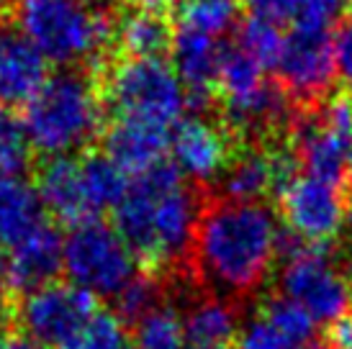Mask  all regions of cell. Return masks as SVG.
Returning <instances> with one entry per match:
<instances>
[{
	"label": "cell",
	"mask_w": 352,
	"mask_h": 349,
	"mask_svg": "<svg viewBox=\"0 0 352 349\" xmlns=\"http://www.w3.org/2000/svg\"><path fill=\"white\" fill-rule=\"evenodd\" d=\"M183 0H126V5L137 13H147V16H157V19H167L173 10L180 8Z\"/></svg>",
	"instance_id": "d6a6232c"
},
{
	"label": "cell",
	"mask_w": 352,
	"mask_h": 349,
	"mask_svg": "<svg viewBox=\"0 0 352 349\" xmlns=\"http://www.w3.org/2000/svg\"><path fill=\"white\" fill-rule=\"evenodd\" d=\"M329 349H352V313L342 316V319L332 324L329 331Z\"/></svg>",
	"instance_id": "836d02e7"
},
{
	"label": "cell",
	"mask_w": 352,
	"mask_h": 349,
	"mask_svg": "<svg viewBox=\"0 0 352 349\" xmlns=\"http://www.w3.org/2000/svg\"><path fill=\"white\" fill-rule=\"evenodd\" d=\"M100 98L118 121H139L173 131L188 111L186 90L167 59L118 57L100 69Z\"/></svg>",
	"instance_id": "277c9868"
},
{
	"label": "cell",
	"mask_w": 352,
	"mask_h": 349,
	"mask_svg": "<svg viewBox=\"0 0 352 349\" xmlns=\"http://www.w3.org/2000/svg\"><path fill=\"white\" fill-rule=\"evenodd\" d=\"M10 13L13 29L50 65H98L116 39L118 19L108 0H13Z\"/></svg>",
	"instance_id": "7a4b0ae2"
},
{
	"label": "cell",
	"mask_w": 352,
	"mask_h": 349,
	"mask_svg": "<svg viewBox=\"0 0 352 349\" xmlns=\"http://www.w3.org/2000/svg\"><path fill=\"white\" fill-rule=\"evenodd\" d=\"M34 185H36L44 211L54 216L59 223H65L67 229L96 218L90 214L88 201H85L78 157L44 159L36 170V183Z\"/></svg>",
	"instance_id": "2e32d148"
},
{
	"label": "cell",
	"mask_w": 352,
	"mask_h": 349,
	"mask_svg": "<svg viewBox=\"0 0 352 349\" xmlns=\"http://www.w3.org/2000/svg\"><path fill=\"white\" fill-rule=\"evenodd\" d=\"M280 223L267 203L214 198L204 203L188 260L219 298L257 291L278 257Z\"/></svg>",
	"instance_id": "6da1fadb"
},
{
	"label": "cell",
	"mask_w": 352,
	"mask_h": 349,
	"mask_svg": "<svg viewBox=\"0 0 352 349\" xmlns=\"http://www.w3.org/2000/svg\"><path fill=\"white\" fill-rule=\"evenodd\" d=\"M131 349H186L183 316L173 306H160L134 324Z\"/></svg>",
	"instance_id": "cb8c5ba5"
},
{
	"label": "cell",
	"mask_w": 352,
	"mask_h": 349,
	"mask_svg": "<svg viewBox=\"0 0 352 349\" xmlns=\"http://www.w3.org/2000/svg\"><path fill=\"white\" fill-rule=\"evenodd\" d=\"M3 3H8V0H3Z\"/></svg>",
	"instance_id": "7bdbcfd3"
},
{
	"label": "cell",
	"mask_w": 352,
	"mask_h": 349,
	"mask_svg": "<svg viewBox=\"0 0 352 349\" xmlns=\"http://www.w3.org/2000/svg\"><path fill=\"white\" fill-rule=\"evenodd\" d=\"M216 98L224 106V126L234 136L270 134L278 126L294 124V100L285 95L275 80L242 49L224 47Z\"/></svg>",
	"instance_id": "5b68a950"
},
{
	"label": "cell",
	"mask_w": 352,
	"mask_h": 349,
	"mask_svg": "<svg viewBox=\"0 0 352 349\" xmlns=\"http://www.w3.org/2000/svg\"><path fill=\"white\" fill-rule=\"evenodd\" d=\"M350 5L352 0H298L294 23L329 31L337 21L344 19V10Z\"/></svg>",
	"instance_id": "f1b7e54d"
},
{
	"label": "cell",
	"mask_w": 352,
	"mask_h": 349,
	"mask_svg": "<svg viewBox=\"0 0 352 349\" xmlns=\"http://www.w3.org/2000/svg\"><path fill=\"white\" fill-rule=\"evenodd\" d=\"M260 316L291 344V349L298 347V344L311 341L314 334H316V321H314L298 303L288 301L283 295L270 298V301L265 303V308L260 311Z\"/></svg>",
	"instance_id": "83f0119b"
},
{
	"label": "cell",
	"mask_w": 352,
	"mask_h": 349,
	"mask_svg": "<svg viewBox=\"0 0 352 349\" xmlns=\"http://www.w3.org/2000/svg\"><path fill=\"white\" fill-rule=\"evenodd\" d=\"M62 272L72 285L96 298H116L139 270L134 254L129 252L113 223L93 218L65 234Z\"/></svg>",
	"instance_id": "ba28073f"
},
{
	"label": "cell",
	"mask_w": 352,
	"mask_h": 349,
	"mask_svg": "<svg viewBox=\"0 0 352 349\" xmlns=\"http://www.w3.org/2000/svg\"><path fill=\"white\" fill-rule=\"evenodd\" d=\"M250 13L257 16H267L275 21H288L296 16V5L298 0H245Z\"/></svg>",
	"instance_id": "1f68e13d"
},
{
	"label": "cell",
	"mask_w": 352,
	"mask_h": 349,
	"mask_svg": "<svg viewBox=\"0 0 352 349\" xmlns=\"http://www.w3.org/2000/svg\"><path fill=\"white\" fill-rule=\"evenodd\" d=\"M47 221L36 185L23 174L0 172V247H16Z\"/></svg>",
	"instance_id": "ac0fdd59"
},
{
	"label": "cell",
	"mask_w": 352,
	"mask_h": 349,
	"mask_svg": "<svg viewBox=\"0 0 352 349\" xmlns=\"http://www.w3.org/2000/svg\"><path fill=\"white\" fill-rule=\"evenodd\" d=\"M170 134L167 128L139 124V121H118L113 118L103 131L106 152L129 177L147 172L149 167L167 159L170 152Z\"/></svg>",
	"instance_id": "e0dca14e"
},
{
	"label": "cell",
	"mask_w": 352,
	"mask_h": 349,
	"mask_svg": "<svg viewBox=\"0 0 352 349\" xmlns=\"http://www.w3.org/2000/svg\"><path fill=\"white\" fill-rule=\"evenodd\" d=\"M291 146L303 174L342 185L352 152V95L334 93L314 108H301L291 124Z\"/></svg>",
	"instance_id": "52a82bcc"
},
{
	"label": "cell",
	"mask_w": 352,
	"mask_h": 349,
	"mask_svg": "<svg viewBox=\"0 0 352 349\" xmlns=\"http://www.w3.org/2000/svg\"><path fill=\"white\" fill-rule=\"evenodd\" d=\"M62 349H131L126 324L113 311L98 308Z\"/></svg>",
	"instance_id": "d4e9b609"
},
{
	"label": "cell",
	"mask_w": 352,
	"mask_h": 349,
	"mask_svg": "<svg viewBox=\"0 0 352 349\" xmlns=\"http://www.w3.org/2000/svg\"><path fill=\"white\" fill-rule=\"evenodd\" d=\"M273 72L278 78L275 82L294 100V106H319L332 95L337 78L332 31L294 23V29L285 34Z\"/></svg>",
	"instance_id": "9c48e42d"
},
{
	"label": "cell",
	"mask_w": 352,
	"mask_h": 349,
	"mask_svg": "<svg viewBox=\"0 0 352 349\" xmlns=\"http://www.w3.org/2000/svg\"><path fill=\"white\" fill-rule=\"evenodd\" d=\"M334 44V65L337 75L352 85V13L340 21V29L332 36Z\"/></svg>",
	"instance_id": "4dcf8cb0"
},
{
	"label": "cell",
	"mask_w": 352,
	"mask_h": 349,
	"mask_svg": "<svg viewBox=\"0 0 352 349\" xmlns=\"http://www.w3.org/2000/svg\"><path fill=\"white\" fill-rule=\"evenodd\" d=\"M78 162L90 214L100 218V214L113 211L124 201L131 177L106 152H85L82 157H78Z\"/></svg>",
	"instance_id": "d6986e66"
},
{
	"label": "cell",
	"mask_w": 352,
	"mask_h": 349,
	"mask_svg": "<svg viewBox=\"0 0 352 349\" xmlns=\"http://www.w3.org/2000/svg\"><path fill=\"white\" fill-rule=\"evenodd\" d=\"M6 313H8V308H6V306H3V303H0V321L6 319Z\"/></svg>",
	"instance_id": "f35d334b"
},
{
	"label": "cell",
	"mask_w": 352,
	"mask_h": 349,
	"mask_svg": "<svg viewBox=\"0 0 352 349\" xmlns=\"http://www.w3.org/2000/svg\"><path fill=\"white\" fill-rule=\"evenodd\" d=\"M236 21V0H183L177 8V26L211 39H221Z\"/></svg>",
	"instance_id": "603a6c76"
},
{
	"label": "cell",
	"mask_w": 352,
	"mask_h": 349,
	"mask_svg": "<svg viewBox=\"0 0 352 349\" xmlns=\"http://www.w3.org/2000/svg\"><path fill=\"white\" fill-rule=\"evenodd\" d=\"M283 229L311 247H327L342 234L347 223V203L342 185L316 180L311 174H298L278 195Z\"/></svg>",
	"instance_id": "30bf717a"
},
{
	"label": "cell",
	"mask_w": 352,
	"mask_h": 349,
	"mask_svg": "<svg viewBox=\"0 0 352 349\" xmlns=\"http://www.w3.org/2000/svg\"><path fill=\"white\" fill-rule=\"evenodd\" d=\"M236 349H291V344L257 313L236 334Z\"/></svg>",
	"instance_id": "f546056e"
},
{
	"label": "cell",
	"mask_w": 352,
	"mask_h": 349,
	"mask_svg": "<svg viewBox=\"0 0 352 349\" xmlns=\"http://www.w3.org/2000/svg\"><path fill=\"white\" fill-rule=\"evenodd\" d=\"M98 311V298L72 282H52L19 298V324L39 347L62 349L65 341Z\"/></svg>",
	"instance_id": "8fae6325"
},
{
	"label": "cell",
	"mask_w": 352,
	"mask_h": 349,
	"mask_svg": "<svg viewBox=\"0 0 352 349\" xmlns=\"http://www.w3.org/2000/svg\"><path fill=\"white\" fill-rule=\"evenodd\" d=\"M294 349H329V347L322 344V341L311 339V341H306V344H298V347H294Z\"/></svg>",
	"instance_id": "8d00e7d4"
},
{
	"label": "cell",
	"mask_w": 352,
	"mask_h": 349,
	"mask_svg": "<svg viewBox=\"0 0 352 349\" xmlns=\"http://www.w3.org/2000/svg\"><path fill=\"white\" fill-rule=\"evenodd\" d=\"M234 31L236 49H242L247 57H252L263 69H275L285 41V31L280 29V21L247 13L245 19L236 21Z\"/></svg>",
	"instance_id": "7402d4cb"
},
{
	"label": "cell",
	"mask_w": 352,
	"mask_h": 349,
	"mask_svg": "<svg viewBox=\"0 0 352 349\" xmlns=\"http://www.w3.org/2000/svg\"><path fill=\"white\" fill-rule=\"evenodd\" d=\"M278 257L283 270L278 278L280 295L298 303L316 324H337L350 313L352 288L327 247H311L291 232L278 234Z\"/></svg>",
	"instance_id": "8992f818"
},
{
	"label": "cell",
	"mask_w": 352,
	"mask_h": 349,
	"mask_svg": "<svg viewBox=\"0 0 352 349\" xmlns=\"http://www.w3.org/2000/svg\"><path fill=\"white\" fill-rule=\"evenodd\" d=\"M8 291V252L0 247V293Z\"/></svg>",
	"instance_id": "d590c367"
},
{
	"label": "cell",
	"mask_w": 352,
	"mask_h": 349,
	"mask_svg": "<svg viewBox=\"0 0 352 349\" xmlns=\"http://www.w3.org/2000/svg\"><path fill=\"white\" fill-rule=\"evenodd\" d=\"M350 288H352V275H350Z\"/></svg>",
	"instance_id": "b9f144b4"
},
{
	"label": "cell",
	"mask_w": 352,
	"mask_h": 349,
	"mask_svg": "<svg viewBox=\"0 0 352 349\" xmlns=\"http://www.w3.org/2000/svg\"><path fill=\"white\" fill-rule=\"evenodd\" d=\"M190 349H232V347H190Z\"/></svg>",
	"instance_id": "60d3db41"
},
{
	"label": "cell",
	"mask_w": 352,
	"mask_h": 349,
	"mask_svg": "<svg viewBox=\"0 0 352 349\" xmlns=\"http://www.w3.org/2000/svg\"><path fill=\"white\" fill-rule=\"evenodd\" d=\"M160 306H162V285H160V278L152 272H137L126 282V288L113 298V313L126 326L139 324Z\"/></svg>",
	"instance_id": "484cf974"
},
{
	"label": "cell",
	"mask_w": 352,
	"mask_h": 349,
	"mask_svg": "<svg viewBox=\"0 0 352 349\" xmlns=\"http://www.w3.org/2000/svg\"><path fill=\"white\" fill-rule=\"evenodd\" d=\"M183 331L186 341H190L193 347H229V341L239 331L234 303L219 295H208L204 301L193 303L183 316Z\"/></svg>",
	"instance_id": "44dd1931"
},
{
	"label": "cell",
	"mask_w": 352,
	"mask_h": 349,
	"mask_svg": "<svg viewBox=\"0 0 352 349\" xmlns=\"http://www.w3.org/2000/svg\"><path fill=\"white\" fill-rule=\"evenodd\" d=\"M234 139L224 121H211L198 113L183 116L170 134V162L196 188L219 183L239 144Z\"/></svg>",
	"instance_id": "7c38bea8"
},
{
	"label": "cell",
	"mask_w": 352,
	"mask_h": 349,
	"mask_svg": "<svg viewBox=\"0 0 352 349\" xmlns=\"http://www.w3.org/2000/svg\"><path fill=\"white\" fill-rule=\"evenodd\" d=\"M31 155L23 118L13 108H0V172L23 174L31 167Z\"/></svg>",
	"instance_id": "4316f807"
},
{
	"label": "cell",
	"mask_w": 352,
	"mask_h": 349,
	"mask_svg": "<svg viewBox=\"0 0 352 349\" xmlns=\"http://www.w3.org/2000/svg\"><path fill=\"white\" fill-rule=\"evenodd\" d=\"M173 69L186 90V103L198 116L216 100V78L224 54L221 39H211L206 34L175 26L173 34Z\"/></svg>",
	"instance_id": "4fadbf2b"
},
{
	"label": "cell",
	"mask_w": 352,
	"mask_h": 349,
	"mask_svg": "<svg viewBox=\"0 0 352 349\" xmlns=\"http://www.w3.org/2000/svg\"><path fill=\"white\" fill-rule=\"evenodd\" d=\"M173 34L167 19L131 10L118 19L113 44L124 59H165L173 49Z\"/></svg>",
	"instance_id": "ffe728a7"
},
{
	"label": "cell",
	"mask_w": 352,
	"mask_h": 349,
	"mask_svg": "<svg viewBox=\"0 0 352 349\" xmlns=\"http://www.w3.org/2000/svg\"><path fill=\"white\" fill-rule=\"evenodd\" d=\"M65 264V234L50 221L19 242L8 254V291L16 298L57 282Z\"/></svg>",
	"instance_id": "5bb4252c"
},
{
	"label": "cell",
	"mask_w": 352,
	"mask_h": 349,
	"mask_svg": "<svg viewBox=\"0 0 352 349\" xmlns=\"http://www.w3.org/2000/svg\"><path fill=\"white\" fill-rule=\"evenodd\" d=\"M347 177L352 180V152H350V167H347Z\"/></svg>",
	"instance_id": "ab89813d"
},
{
	"label": "cell",
	"mask_w": 352,
	"mask_h": 349,
	"mask_svg": "<svg viewBox=\"0 0 352 349\" xmlns=\"http://www.w3.org/2000/svg\"><path fill=\"white\" fill-rule=\"evenodd\" d=\"M50 80V62L21 31L0 29V103L26 106Z\"/></svg>",
	"instance_id": "9a60e30c"
},
{
	"label": "cell",
	"mask_w": 352,
	"mask_h": 349,
	"mask_svg": "<svg viewBox=\"0 0 352 349\" xmlns=\"http://www.w3.org/2000/svg\"><path fill=\"white\" fill-rule=\"evenodd\" d=\"M0 349H41L26 334H0Z\"/></svg>",
	"instance_id": "e575fe53"
},
{
	"label": "cell",
	"mask_w": 352,
	"mask_h": 349,
	"mask_svg": "<svg viewBox=\"0 0 352 349\" xmlns=\"http://www.w3.org/2000/svg\"><path fill=\"white\" fill-rule=\"evenodd\" d=\"M21 118L31 149L44 159L75 157L106 131V106L98 80L82 69L50 75L44 87L23 106Z\"/></svg>",
	"instance_id": "3957f363"
},
{
	"label": "cell",
	"mask_w": 352,
	"mask_h": 349,
	"mask_svg": "<svg viewBox=\"0 0 352 349\" xmlns=\"http://www.w3.org/2000/svg\"><path fill=\"white\" fill-rule=\"evenodd\" d=\"M347 226H350V234H352V203L347 205Z\"/></svg>",
	"instance_id": "74e56055"
}]
</instances>
